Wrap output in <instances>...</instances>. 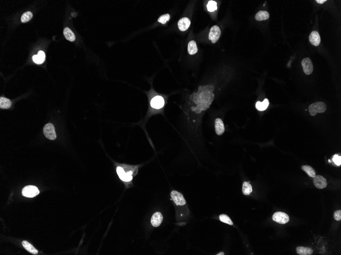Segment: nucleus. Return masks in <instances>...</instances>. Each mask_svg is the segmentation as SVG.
<instances>
[{"instance_id":"obj_1","label":"nucleus","mask_w":341,"mask_h":255,"mask_svg":"<svg viewBox=\"0 0 341 255\" xmlns=\"http://www.w3.org/2000/svg\"><path fill=\"white\" fill-rule=\"evenodd\" d=\"M214 89L215 87L212 85L200 86L198 91L190 96V99L197 104L196 107L191 108L192 110L196 113L200 114L209 109L215 97Z\"/></svg>"},{"instance_id":"obj_2","label":"nucleus","mask_w":341,"mask_h":255,"mask_svg":"<svg viewBox=\"0 0 341 255\" xmlns=\"http://www.w3.org/2000/svg\"><path fill=\"white\" fill-rule=\"evenodd\" d=\"M326 105L323 102H317L313 103L308 107L309 113L312 116H315L317 113H322L326 110Z\"/></svg>"},{"instance_id":"obj_3","label":"nucleus","mask_w":341,"mask_h":255,"mask_svg":"<svg viewBox=\"0 0 341 255\" xmlns=\"http://www.w3.org/2000/svg\"><path fill=\"white\" fill-rule=\"evenodd\" d=\"M43 132L46 137L48 139L54 140L56 138L55 128L51 123H48L44 126Z\"/></svg>"},{"instance_id":"obj_4","label":"nucleus","mask_w":341,"mask_h":255,"mask_svg":"<svg viewBox=\"0 0 341 255\" xmlns=\"http://www.w3.org/2000/svg\"><path fill=\"white\" fill-rule=\"evenodd\" d=\"M39 193V190L35 186H26L22 190V194L26 197L33 198Z\"/></svg>"},{"instance_id":"obj_5","label":"nucleus","mask_w":341,"mask_h":255,"mask_svg":"<svg viewBox=\"0 0 341 255\" xmlns=\"http://www.w3.org/2000/svg\"><path fill=\"white\" fill-rule=\"evenodd\" d=\"M272 219L274 221L280 224H285L288 223L290 220L289 215L282 212H275L273 215Z\"/></svg>"},{"instance_id":"obj_6","label":"nucleus","mask_w":341,"mask_h":255,"mask_svg":"<svg viewBox=\"0 0 341 255\" xmlns=\"http://www.w3.org/2000/svg\"><path fill=\"white\" fill-rule=\"evenodd\" d=\"M221 34V30L219 27L217 26H213L211 29L208 38L212 43L215 44L219 39Z\"/></svg>"},{"instance_id":"obj_7","label":"nucleus","mask_w":341,"mask_h":255,"mask_svg":"<svg viewBox=\"0 0 341 255\" xmlns=\"http://www.w3.org/2000/svg\"><path fill=\"white\" fill-rule=\"evenodd\" d=\"M172 199L177 205L183 206L186 204V201L183 195L178 191L173 190L171 193Z\"/></svg>"},{"instance_id":"obj_8","label":"nucleus","mask_w":341,"mask_h":255,"mask_svg":"<svg viewBox=\"0 0 341 255\" xmlns=\"http://www.w3.org/2000/svg\"><path fill=\"white\" fill-rule=\"evenodd\" d=\"M301 64L303 67L304 72L305 74L309 75L313 73V64L309 58H306L302 60Z\"/></svg>"},{"instance_id":"obj_9","label":"nucleus","mask_w":341,"mask_h":255,"mask_svg":"<svg viewBox=\"0 0 341 255\" xmlns=\"http://www.w3.org/2000/svg\"><path fill=\"white\" fill-rule=\"evenodd\" d=\"M313 181L316 187L319 189H324L327 185L326 180L322 176H316L313 177Z\"/></svg>"},{"instance_id":"obj_10","label":"nucleus","mask_w":341,"mask_h":255,"mask_svg":"<svg viewBox=\"0 0 341 255\" xmlns=\"http://www.w3.org/2000/svg\"><path fill=\"white\" fill-rule=\"evenodd\" d=\"M164 99L160 96H156L151 100V106L154 109H161L164 107Z\"/></svg>"},{"instance_id":"obj_11","label":"nucleus","mask_w":341,"mask_h":255,"mask_svg":"<svg viewBox=\"0 0 341 255\" xmlns=\"http://www.w3.org/2000/svg\"><path fill=\"white\" fill-rule=\"evenodd\" d=\"M163 217L161 213L157 212L153 215L151 219V224L154 227H158L160 226L163 222Z\"/></svg>"},{"instance_id":"obj_12","label":"nucleus","mask_w":341,"mask_h":255,"mask_svg":"<svg viewBox=\"0 0 341 255\" xmlns=\"http://www.w3.org/2000/svg\"><path fill=\"white\" fill-rule=\"evenodd\" d=\"M309 41L313 45L317 47L319 45L321 42V38L319 33L317 31H313L309 36Z\"/></svg>"},{"instance_id":"obj_13","label":"nucleus","mask_w":341,"mask_h":255,"mask_svg":"<svg viewBox=\"0 0 341 255\" xmlns=\"http://www.w3.org/2000/svg\"><path fill=\"white\" fill-rule=\"evenodd\" d=\"M190 20L187 18H183L179 20L178 23V26L181 31H185L187 30L190 26Z\"/></svg>"},{"instance_id":"obj_14","label":"nucleus","mask_w":341,"mask_h":255,"mask_svg":"<svg viewBox=\"0 0 341 255\" xmlns=\"http://www.w3.org/2000/svg\"><path fill=\"white\" fill-rule=\"evenodd\" d=\"M215 129L216 134L219 136L222 135L225 132L223 122L220 118H217L215 120Z\"/></svg>"},{"instance_id":"obj_15","label":"nucleus","mask_w":341,"mask_h":255,"mask_svg":"<svg viewBox=\"0 0 341 255\" xmlns=\"http://www.w3.org/2000/svg\"><path fill=\"white\" fill-rule=\"evenodd\" d=\"M46 55L43 51H40L38 52L37 55H34L32 57V60L34 62L37 64H42L45 60Z\"/></svg>"},{"instance_id":"obj_16","label":"nucleus","mask_w":341,"mask_h":255,"mask_svg":"<svg viewBox=\"0 0 341 255\" xmlns=\"http://www.w3.org/2000/svg\"><path fill=\"white\" fill-rule=\"evenodd\" d=\"M63 35L68 40L73 42L76 39V36L74 33L70 28L66 27L63 30Z\"/></svg>"},{"instance_id":"obj_17","label":"nucleus","mask_w":341,"mask_h":255,"mask_svg":"<svg viewBox=\"0 0 341 255\" xmlns=\"http://www.w3.org/2000/svg\"><path fill=\"white\" fill-rule=\"evenodd\" d=\"M22 245L25 248V249L30 253L31 254L33 255H37L38 254V251L35 248H34L31 244L27 241H23L22 242Z\"/></svg>"},{"instance_id":"obj_18","label":"nucleus","mask_w":341,"mask_h":255,"mask_svg":"<svg viewBox=\"0 0 341 255\" xmlns=\"http://www.w3.org/2000/svg\"><path fill=\"white\" fill-rule=\"evenodd\" d=\"M269 106V102L268 99H264L263 102L258 101L256 103V108L260 111H264L267 109Z\"/></svg>"},{"instance_id":"obj_19","label":"nucleus","mask_w":341,"mask_h":255,"mask_svg":"<svg viewBox=\"0 0 341 255\" xmlns=\"http://www.w3.org/2000/svg\"><path fill=\"white\" fill-rule=\"evenodd\" d=\"M296 250L297 254L300 255H312L313 253V249L311 248L303 246L297 247Z\"/></svg>"},{"instance_id":"obj_20","label":"nucleus","mask_w":341,"mask_h":255,"mask_svg":"<svg viewBox=\"0 0 341 255\" xmlns=\"http://www.w3.org/2000/svg\"><path fill=\"white\" fill-rule=\"evenodd\" d=\"M11 102L9 99L5 97L0 98V107L1 109H7L11 106Z\"/></svg>"},{"instance_id":"obj_21","label":"nucleus","mask_w":341,"mask_h":255,"mask_svg":"<svg viewBox=\"0 0 341 255\" xmlns=\"http://www.w3.org/2000/svg\"><path fill=\"white\" fill-rule=\"evenodd\" d=\"M269 16H270V15H269L267 11H260L256 15V20H258V21L267 20V19H269Z\"/></svg>"},{"instance_id":"obj_22","label":"nucleus","mask_w":341,"mask_h":255,"mask_svg":"<svg viewBox=\"0 0 341 255\" xmlns=\"http://www.w3.org/2000/svg\"><path fill=\"white\" fill-rule=\"evenodd\" d=\"M198 52V48L196 42L195 41H190L188 44V52L190 55H194Z\"/></svg>"},{"instance_id":"obj_23","label":"nucleus","mask_w":341,"mask_h":255,"mask_svg":"<svg viewBox=\"0 0 341 255\" xmlns=\"http://www.w3.org/2000/svg\"><path fill=\"white\" fill-rule=\"evenodd\" d=\"M243 193L245 195H249L252 191V187L248 182H244L243 184Z\"/></svg>"},{"instance_id":"obj_24","label":"nucleus","mask_w":341,"mask_h":255,"mask_svg":"<svg viewBox=\"0 0 341 255\" xmlns=\"http://www.w3.org/2000/svg\"><path fill=\"white\" fill-rule=\"evenodd\" d=\"M301 168L308 175L309 177L313 178L316 176V172L311 166L308 165H302Z\"/></svg>"},{"instance_id":"obj_25","label":"nucleus","mask_w":341,"mask_h":255,"mask_svg":"<svg viewBox=\"0 0 341 255\" xmlns=\"http://www.w3.org/2000/svg\"><path fill=\"white\" fill-rule=\"evenodd\" d=\"M32 17H33V14L31 12H26L22 15L21 17V22L23 23H27L32 19Z\"/></svg>"},{"instance_id":"obj_26","label":"nucleus","mask_w":341,"mask_h":255,"mask_svg":"<svg viewBox=\"0 0 341 255\" xmlns=\"http://www.w3.org/2000/svg\"><path fill=\"white\" fill-rule=\"evenodd\" d=\"M207 8L208 11H215L217 9V3L214 1H209L207 5Z\"/></svg>"},{"instance_id":"obj_27","label":"nucleus","mask_w":341,"mask_h":255,"mask_svg":"<svg viewBox=\"0 0 341 255\" xmlns=\"http://www.w3.org/2000/svg\"><path fill=\"white\" fill-rule=\"evenodd\" d=\"M219 219L220 220H221V222H223V223L227 224L228 225H231V226L234 225L232 220H231L230 217L227 215H224V214L220 215Z\"/></svg>"},{"instance_id":"obj_28","label":"nucleus","mask_w":341,"mask_h":255,"mask_svg":"<svg viewBox=\"0 0 341 255\" xmlns=\"http://www.w3.org/2000/svg\"><path fill=\"white\" fill-rule=\"evenodd\" d=\"M170 15L169 14H166V15H163L160 17V18L158 19V22H160V23H163V24H165L168 21L170 20Z\"/></svg>"},{"instance_id":"obj_29","label":"nucleus","mask_w":341,"mask_h":255,"mask_svg":"<svg viewBox=\"0 0 341 255\" xmlns=\"http://www.w3.org/2000/svg\"><path fill=\"white\" fill-rule=\"evenodd\" d=\"M132 172H129L126 173L125 176H124L123 178L122 179V180L126 181V182L131 181L132 179Z\"/></svg>"},{"instance_id":"obj_30","label":"nucleus","mask_w":341,"mask_h":255,"mask_svg":"<svg viewBox=\"0 0 341 255\" xmlns=\"http://www.w3.org/2000/svg\"><path fill=\"white\" fill-rule=\"evenodd\" d=\"M116 172H117L118 175L119 176L120 178L122 180L124 176H125V174H126V173L123 170V169L121 168V167H118L116 169Z\"/></svg>"},{"instance_id":"obj_31","label":"nucleus","mask_w":341,"mask_h":255,"mask_svg":"<svg viewBox=\"0 0 341 255\" xmlns=\"http://www.w3.org/2000/svg\"><path fill=\"white\" fill-rule=\"evenodd\" d=\"M332 160L334 161V162L335 163V165L338 166H340L341 165V157L340 155H334V157L332 158Z\"/></svg>"},{"instance_id":"obj_32","label":"nucleus","mask_w":341,"mask_h":255,"mask_svg":"<svg viewBox=\"0 0 341 255\" xmlns=\"http://www.w3.org/2000/svg\"><path fill=\"white\" fill-rule=\"evenodd\" d=\"M334 218L337 221H340L341 219V210H339L334 212Z\"/></svg>"},{"instance_id":"obj_33","label":"nucleus","mask_w":341,"mask_h":255,"mask_svg":"<svg viewBox=\"0 0 341 255\" xmlns=\"http://www.w3.org/2000/svg\"><path fill=\"white\" fill-rule=\"evenodd\" d=\"M326 1V0H317L316 1L317 2L319 3V4H323Z\"/></svg>"},{"instance_id":"obj_34","label":"nucleus","mask_w":341,"mask_h":255,"mask_svg":"<svg viewBox=\"0 0 341 255\" xmlns=\"http://www.w3.org/2000/svg\"><path fill=\"white\" fill-rule=\"evenodd\" d=\"M216 255H224V253L223 252H220V253H218V254H216Z\"/></svg>"}]
</instances>
